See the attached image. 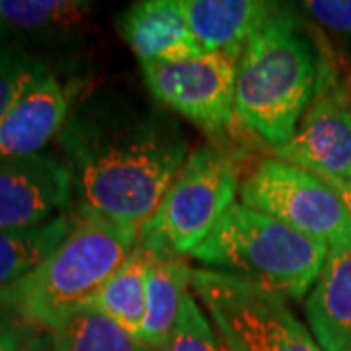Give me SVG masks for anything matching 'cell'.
Here are the masks:
<instances>
[{
  "instance_id": "cell-1",
  "label": "cell",
  "mask_w": 351,
  "mask_h": 351,
  "mask_svg": "<svg viewBox=\"0 0 351 351\" xmlns=\"http://www.w3.org/2000/svg\"><path fill=\"white\" fill-rule=\"evenodd\" d=\"M61 145L78 207L137 228L158 209L189 156L170 117L115 101L69 117Z\"/></svg>"
},
{
  "instance_id": "cell-2",
  "label": "cell",
  "mask_w": 351,
  "mask_h": 351,
  "mask_svg": "<svg viewBox=\"0 0 351 351\" xmlns=\"http://www.w3.org/2000/svg\"><path fill=\"white\" fill-rule=\"evenodd\" d=\"M320 69L322 57L297 14L279 6L240 55L237 119L271 151L285 145L313 101Z\"/></svg>"
},
{
  "instance_id": "cell-3",
  "label": "cell",
  "mask_w": 351,
  "mask_h": 351,
  "mask_svg": "<svg viewBox=\"0 0 351 351\" xmlns=\"http://www.w3.org/2000/svg\"><path fill=\"white\" fill-rule=\"evenodd\" d=\"M141 228L80 209L71 230L38 267L0 291V302L24 320L51 328L106 283L135 250Z\"/></svg>"
},
{
  "instance_id": "cell-4",
  "label": "cell",
  "mask_w": 351,
  "mask_h": 351,
  "mask_svg": "<svg viewBox=\"0 0 351 351\" xmlns=\"http://www.w3.org/2000/svg\"><path fill=\"white\" fill-rule=\"evenodd\" d=\"M328 244L237 201L191 258L205 269L239 277L285 301L313 291Z\"/></svg>"
},
{
  "instance_id": "cell-5",
  "label": "cell",
  "mask_w": 351,
  "mask_h": 351,
  "mask_svg": "<svg viewBox=\"0 0 351 351\" xmlns=\"http://www.w3.org/2000/svg\"><path fill=\"white\" fill-rule=\"evenodd\" d=\"M239 166L223 149L191 152L158 209L141 226L138 242L156 260L191 256L237 203Z\"/></svg>"
},
{
  "instance_id": "cell-6",
  "label": "cell",
  "mask_w": 351,
  "mask_h": 351,
  "mask_svg": "<svg viewBox=\"0 0 351 351\" xmlns=\"http://www.w3.org/2000/svg\"><path fill=\"white\" fill-rule=\"evenodd\" d=\"M191 291L230 351H322L285 299L213 269H193Z\"/></svg>"
},
{
  "instance_id": "cell-7",
  "label": "cell",
  "mask_w": 351,
  "mask_h": 351,
  "mask_svg": "<svg viewBox=\"0 0 351 351\" xmlns=\"http://www.w3.org/2000/svg\"><path fill=\"white\" fill-rule=\"evenodd\" d=\"M240 203L293 230L326 242L351 237V215L322 178L276 156L256 164L240 186Z\"/></svg>"
},
{
  "instance_id": "cell-8",
  "label": "cell",
  "mask_w": 351,
  "mask_h": 351,
  "mask_svg": "<svg viewBox=\"0 0 351 351\" xmlns=\"http://www.w3.org/2000/svg\"><path fill=\"white\" fill-rule=\"evenodd\" d=\"M239 53H201L180 61L141 64L156 100L201 131L223 135L234 121Z\"/></svg>"
},
{
  "instance_id": "cell-9",
  "label": "cell",
  "mask_w": 351,
  "mask_h": 351,
  "mask_svg": "<svg viewBox=\"0 0 351 351\" xmlns=\"http://www.w3.org/2000/svg\"><path fill=\"white\" fill-rule=\"evenodd\" d=\"M271 152L322 180L351 182V96L324 59L316 94L295 135Z\"/></svg>"
},
{
  "instance_id": "cell-10",
  "label": "cell",
  "mask_w": 351,
  "mask_h": 351,
  "mask_svg": "<svg viewBox=\"0 0 351 351\" xmlns=\"http://www.w3.org/2000/svg\"><path fill=\"white\" fill-rule=\"evenodd\" d=\"M73 195L69 164L53 154L0 158V230L29 228L66 215Z\"/></svg>"
},
{
  "instance_id": "cell-11",
  "label": "cell",
  "mask_w": 351,
  "mask_h": 351,
  "mask_svg": "<svg viewBox=\"0 0 351 351\" xmlns=\"http://www.w3.org/2000/svg\"><path fill=\"white\" fill-rule=\"evenodd\" d=\"M69 94L57 76L45 71L14 104L0 123V158L38 154L69 121Z\"/></svg>"
},
{
  "instance_id": "cell-12",
  "label": "cell",
  "mask_w": 351,
  "mask_h": 351,
  "mask_svg": "<svg viewBox=\"0 0 351 351\" xmlns=\"http://www.w3.org/2000/svg\"><path fill=\"white\" fill-rule=\"evenodd\" d=\"M117 27L141 64L201 55L180 0L135 2L117 18Z\"/></svg>"
},
{
  "instance_id": "cell-13",
  "label": "cell",
  "mask_w": 351,
  "mask_h": 351,
  "mask_svg": "<svg viewBox=\"0 0 351 351\" xmlns=\"http://www.w3.org/2000/svg\"><path fill=\"white\" fill-rule=\"evenodd\" d=\"M304 314L320 350L351 351V237L328 246Z\"/></svg>"
},
{
  "instance_id": "cell-14",
  "label": "cell",
  "mask_w": 351,
  "mask_h": 351,
  "mask_svg": "<svg viewBox=\"0 0 351 351\" xmlns=\"http://www.w3.org/2000/svg\"><path fill=\"white\" fill-rule=\"evenodd\" d=\"M203 53H239L281 4L265 0H180Z\"/></svg>"
},
{
  "instance_id": "cell-15",
  "label": "cell",
  "mask_w": 351,
  "mask_h": 351,
  "mask_svg": "<svg viewBox=\"0 0 351 351\" xmlns=\"http://www.w3.org/2000/svg\"><path fill=\"white\" fill-rule=\"evenodd\" d=\"M154 256L141 242L82 306L104 314L133 336L141 334L147 313V283Z\"/></svg>"
},
{
  "instance_id": "cell-16",
  "label": "cell",
  "mask_w": 351,
  "mask_h": 351,
  "mask_svg": "<svg viewBox=\"0 0 351 351\" xmlns=\"http://www.w3.org/2000/svg\"><path fill=\"white\" fill-rule=\"evenodd\" d=\"M191 267L186 260H154L147 283V313L138 339L162 351L174 332L184 297L191 285Z\"/></svg>"
},
{
  "instance_id": "cell-17",
  "label": "cell",
  "mask_w": 351,
  "mask_h": 351,
  "mask_svg": "<svg viewBox=\"0 0 351 351\" xmlns=\"http://www.w3.org/2000/svg\"><path fill=\"white\" fill-rule=\"evenodd\" d=\"M73 215L29 228L0 230V291L29 276L49 258L71 230Z\"/></svg>"
},
{
  "instance_id": "cell-18",
  "label": "cell",
  "mask_w": 351,
  "mask_h": 351,
  "mask_svg": "<svg viewBox=\"0 0 351 351\" xmlns=\"http://www.w3.org/2000/svg\"><path fill=\"white\" fill-rule=\"evenodd\" d=\"M55 351H156L112 318L78 306L49 328Z\"/></svg>"
},
{
  "instance_id": "cell-19",
  "label": "cell",
  "mask_w": 351,
  "mask_h": 351,
  "mask_svg": "<svg viewBox=\"0 0 351 351\" xmlns=\"http://www.w3.org/2000/svg\"><path fill=\"white\" fill-rule=\"evenodd\" d=\"M92 4L76 0H0V22L22 32H49L82 24Z\"/></svg>"
},
{
  "instance_id": "cell-20",
  "label": "cell",
  "mask_w": 351,
  "mask_h": 351,
  "mask_svg": "<svg viewBox=\"0 0 351 351\" xmlns=\"http://www.w3.org/2000/svg\"><path fill=\"white\" fill-rule=\"evenodd\" d=\"M45 71L22 45L0 36V123Z\"/></svg>"
},
{
  "instance_id": "cell-21",
  "label": "cell",
  "mask_w": 351,
  "mask_h": 351,
  "mask_svg": "<svg viewBox=\"0 0 351 351\" xmlns=\"http://www.w3.org/2000/svg\"><path fill=\"white\" fill-rule=\"evenodd\" d=\"M162 351H230L211 318L201 311L197 297L188 291L174 332Z\"/></svg>"
},
{
  "instance_id": "cell-22",
  "label": "cell",
  "mask_w": 351,
  "mask_h": 351,
  "mask_svg": "<svg viewBox=\"0 0 351 351\" xmlns=\"http://www.w3.org/2000/svg\"><path fill=\"white\" fill-rule=\"evenodd\" d=\"M301 10L351 55V0H308Z\"/></svg>"
},
{
  "instance_id": "cell-23",
  "label": "cell",
  "mask_w": 351,
  "mask_h": 351,
  "mask_svg": "<svg viewBox=\"0 0 351 351\" xmlns=\"http://www.w3.org/2000/svg\"><path fill=\"white\" fill-rule=\"evenodd\" d=\"M0 351H22V338L6 322H0Z\"/></svg>"
},
{
  "instance_id": "cell-24",
  "label": "cell",
  "mask_w": 351,
  "mask_h": 351,
  "mask_svg": "<svg viewBox=\"0 0 351 351\" xmlns=\"http://www.w3.org/2000/svg\"><path fill=\"white\" fill-rule=\"evenodd\" d=\"M22 351H55L49 336H43L38 332H29L22 338Z\"/></svg>"
},
{
  "instance_id": "cell-25",
  "label": "cell",
  "mask_w": 351,
  "mask_h": 351,
  "mask_svg": "<svg viewBox=\"0 0 351 351\" xmlns=\"http://www.w3.org/2000/svg\"><path fill=\"white\" fill-rule=\"evenodd\" d=\"M326 184H330V188L334 189L339 195V199L343 201L346 209L351 215V182H343V180H324Z\"/></svg>"
}]
</instances>
